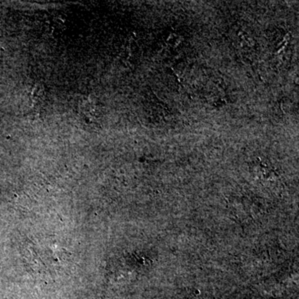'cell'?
<instances>
[{"label":"cell","instance_id":"obj_1","mask_svg":"<svg viewBox=\"0 0 299 299\" xmlns=\"http://www.w3.org/2000/svg\"><path fill=\"white\" fill-rule=\"evenodd\" d=\"M78 110L86 123L95 125L99 117V108L95 98L91 96L82 97L78 103Z\"/></svg>","mask_w":299,"mask_h":299},{"label":"cell","instance_id":"obj_3","mask_svg":"<svg viewBox=\"0 0 299 299\" xmlns=\"http://www.w3.org/2000/svg\"><path fill=\"white\" fill-rule=\"evenodd\" d=\"M166 42L171 47L176 48L181 42V36H178L175 33H170L168 35V39Z\"/></svg>","mask_w":299,"mask_h":299},{"label":"cell","instance_id":"obj_2","mask_svg":"<svg viewBox=\"0 0 299 299\" xmlns=\"http://www.w3.org/2000/svg\"><path fill=\"white\" fill-rule=\"evenodd\" d=\"M45 89L43 85L36 84L29 93V100L33 107H41L45 101Z\"/></svg>","mask_w":299,"mask_h":299}]
</instances>
